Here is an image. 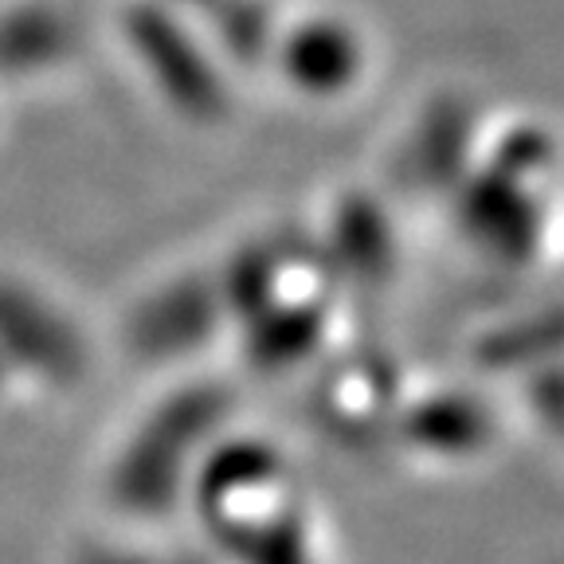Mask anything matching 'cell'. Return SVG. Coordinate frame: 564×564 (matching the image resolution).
Returning a JSON list of instances; mask_svg holds the SVG:
<instances>
[{"label":"cell","mask_w":564,"mask_h":564,"mask_svg":"<svg viewBox=\"0 0 564 564\" xmlns=\"http://www.w3.org/2000/svg\"><path fill=\"white\" fill-rule=\"evenodd\" d=\"M133 35L138 47L153 59V67L161 63L165 79L173 83V90H188V98H196L208 87V75L200 67V55L193 52V44H185V35L165 12L141 9L133 12Z\"/></svg>","instance_id":"6da1fadb"},{"label":"cell","mask_w":564,"mask_h":564,"mask_svg":"<svg viewBox=\"0 0 564 564\" xmlns=\"http://www.w3.org/2000/svg\"><path fill=\"white\" fill-rule=\"evenodd\" d=\"M352 63H357V52H352L349 32H341V28L310 24L294 35L291 67L310 87H334V83L349 79Z\"/></svg>","instance_id":"7a4b0ae2"}]
</instances>
